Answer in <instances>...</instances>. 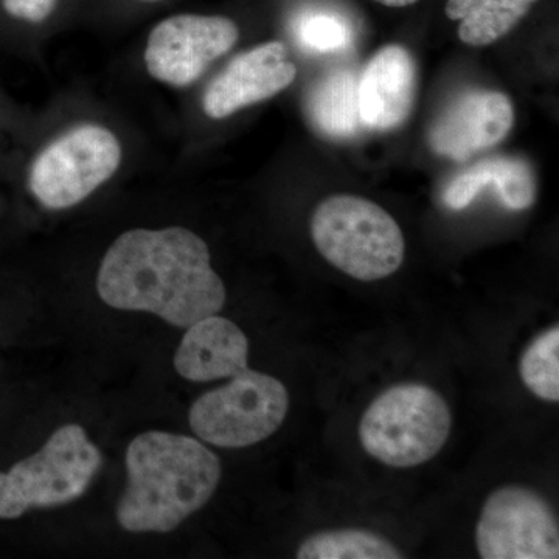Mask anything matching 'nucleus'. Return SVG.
<instances>
[{
  "instance_id": "nucleus-1",
  "label": "nucleus",
  "mask_w": 559,
  "mask_h": 559,
  "mask_svg": "<svg viewBox=\"0 0 559 559\" xmlns=\"http://www.w3.org/2000/svg\"><path fill=\"white\" fill-rule=\"evenodd\" d=\"M97 290L109 307L153 312L180 329L218 314L227 299L207 245L183 227L120 235L102 261Z\"/></svg>"
},
{
  "instance_id": "nucleus-2",
  "label": "nucleus",
  "mask_w": 559,
  "mask_h": 559,
  "mask_svg": "<svg viewBox=\"0 0 559 559\" xmlns=\"http://www.w3.org/2000/svg\"><path fill=\"white\" fill-rule=\"evenodd\" d=\"M128 485L117 521L132 533H168L215 495L221 462L201 441L150 430L127 450Z\"/></svg>"
},
{
  "instance_id": "nucleus-3",
  "label": "nucleus",
  "mask_w": 559,
  "mask_h": 559,
  "mask_svg": "<svg viewBox=\"0 0 559 559\" xmlns=\"http://www.w3.org/2000/svg\"><path fill=\"white\" fill-rule=\"evenodd\" d=\"M320 255L359 282H377L400 270L406 252L401 227L377 202L336 194L320 202L311 219Z\"/></svg>"
},
{
  "instance_id": "nucleus-4",
  "label": "nucleus",
  "mask_w": 559,
  "mask_h": 559,
  "mask_svg": "<svg viewBox=\"0 0 559 559\" xmlns=\"http://www.w3.org/2000/svg\"><path fill=\"white\" fill-rule=\"evenodd\" d=\"M452 429L447 401L429 385L400 384L382 392L359 425V440L371 457L393 468H414L436 457Z\"/></svg>"
},
{
  "instance_id": "nucleus-5",
  "label": "nucleus",
  "mask_w": 559,
  "mask_h": 559,
  "mask_svg": "<svg viewBox=\"0 0 559 559\" xmlns=\"http://www.w3.org/2000/svg\"><path fill=\"white\" fill-rule=\"evenodd\" d=\"M102 466V452L79 425L53 432L32 457L0 473V520H17L32 509L79 499Z\"/></svg>"
},
{
  "instance_id": "nucleus-6",
  "label": "nucleus",
  "mask_w": 559,
  "mask_h": 559,
  "mask_svg": "<svg viewBox=\"0 0 559 559\" xmlns=\"http://www.w3.org/2000/svg\"><path fill=\"white\" fill-rule=\"evenodd\" d=\"M289 411V393L270 374L246 369L229 384L204 393L190 409L191 430L218 448H246L277 432Z\"/></svg>"
},
{
  "instance_id": "nucleus-7",
  "label": "nucleus",
  "mask_w": 559,
  "mask_h": 559,
  "mask_svg": "<svg viewBox=\"0 0 559 559\" xmlns=\"http://www.w3.org/2000/svg\"><path fill=\"white\" fill-rule=\"evenodd\" d=\"M119 140L97 124H84L55 140L39 154L31 173V189L44 207L69 209L117 171Z\"/></svg>"
},
{
  "instance_id": "nucleus-8",
  "label": "nucleus",
  "mask_w": 559,
  "mask_h": 559,
  "mask_svg": "<svg viewBox=\"0 0 559 559\" xmlns=\"http://www.w3.org/2000/svg\"><path fill=\"white\" fill-rule=\"evenodd\" d=\"M476 546L484 559H557V516L533 489L518 485L496 489L481 509Z\"/></svg>"
},
{
  "instance_id": "nucleus-9",
  "label": "nucleus",
  "mask_w": 559,
  "mask_h": 559,
  "mask_svg": "<svg viewBox=\"0 0 559 559\" xmlns=\"http://www.w3.org/2000/svg\"><path fill=\"white\" fill-rule=\"evenodd\" d=\"M240 36L227 17L179 14L151 32L146 69L154 79L176 87L194 83L213 61L226 55Z\"/></svg>"
},
{
  "instance_id": "nucleus-10",
  "label": "nucleus",
  "mask_w": 559,
  "mask_h": 559,
  "mask_svg": "<svg viewBox=\"0 0 559 559\" xmlns=\"http://www.w3.org/2000/svg\"><path fill=\"white\" fill-rule=\"evenodd\" d=\"M514 123L513 103L506 94L474 91L451 103L430 124V150L448 159L465 162L499 145Z\"/></svg>"
},
{
  "instance_id": "nucleus-11",
  "label": "nucleus",
  "mask_w": 559,
  "mask_h": 559,
  "mask_svg": "<svg viewBox=\"0 0 559 559\" xmlns=\"http://www.w3.org/2000/svg\"><path fill=\"white\" fill-rule=\"evenodd\" d=\"M297 68L288 60L285 44H261L227 66L209 84L204 94L205 114L210 119H226L237 110L274 97L294 83Z\"/></svg>"
},
{
  "instance_id": "nucleus-12",
  "label": "nucleus",
  "mask_w": 559,
  "mask_h": 559,
  "mask_svg": "<svg viewBox=\"0 0 559 559\" xmlns=\"http://www.w3.org/2000/svg\"><path fill=\"white\" fill-rule=\"evenodd\" d=\"M417 95V66L399 44L382 47L359 76L358 97L362 127L392 131L409 119Z\"/></svg>"
},
{
  "instance_id": "nucleus-13",
  "label": "nucleus",
  "mask_w": 559,
  "mask_h": 559,
  "mask_svg": "<svg viewBox=\"0 0 559 559\" xmlns=\"http://www.w3.org/2000/svg\"><path fill=\"white\" fill-rule=\"evenodd\" d=\"M249 341L231 320L213 314L191 323L175 355L180 377L194 382L234 378L248 369Z\"/></svg>"
},
{
  "instance_id": "nucleus-14",
  "label": "nucleus",
  "mask_w": 559,
  "mask_h": 559,
  "mask_svg": "<svg viewBox=\"0 0 559 559\" xmlns=\"http://www.w3.org/2000/svg\"><path fill=\"white\" fill-rule=\"evenodd\" d=\"M495 187L499 200L510 210H527L538 194L535 173L520 157L499 156L477 162L448 183L443 204L451 210L468 207L477 194Z\"/></svg>"
},
{
  "instance_id": "nucleus-15",
  "label": "nucleus",
  "mask_w": 559,
  "mask_h": 559,
  "mask_svg": "<svg viewBox=\"0 0 559 559\" xmlns=\"http://www.w3.org/2000/svg\"><path fill=\"white\" fill-rule=\"evenodd\" d=\"M359 76L353 70H334L318 81L305 100L312 127L331 139H349L362 127L358 97Z\"/></svg>"
},
{
  "instance_id": "nucleus-16",
  "label": "nucleus",
  "mask_w": 559,
  "mask_h": 559,
  "mask_svg": "<svg viewBox=\"0 0 559 559\" xmlns=\"http://www.w3.org/2000/svg\"><path fill=\"white\" fill-rule=\"evenodd\" d=\"M538 0H448L447 16L459 21V36L471 47H485L509 35Z\"/></svg>"
},
{
  "instance_id": "nucleus-17",
  "label": "nucleus",
  "mask_w": 559,
  "mask_h": 559,
  "mask_svg": "<svg viewBox=\"0 0 559 559\" xmlns=\"http://www.w3.org/2000/svg\"><path fill=\"white\" fill-rule=\"evenodd\" d=\"M299 559H400L403 554L388 538L369 530L345 528L308 536Z\"/></svg>"
},
{
  "instance_id": "nucleus-18",
  "label": "nucleus",
  "mask_w": 559,
  "mask_h": 559,
  "mask_svg": "<svg viewBox=\"0 0 559 559\" xmlns=\"http://www.w3.org/2000/svg\"><path fill=\"white\" fill-rule=\"evenodd\" d=\"M525 388L544 401H559V329L539 334L525 349L520 362Z\"/></svg>"
},
{
  "instance_id": "nucleus-19",
  "label": "nucleus",
  "mask_w": 559,
  "mask_h": 559,
  "mask_svg": "<svg viewBox=\"0 0 559 559\" xmlns=\"http://www.w3.org/2000/svg\"><path fill=\"white\" fill-rule=\"evenodd\" d=\"M297 39L305 49L330 53L345 49L352 33L342 17L330 13H310L301 16L296 25Z\"/></svg>"
},
{
  "instance_id": "nucleus-20",
  "label": "nucleus",
  "mask_w": 559,
  "mask_h": 559,
  "mask_svg": "<svg viewBox=\"0 0 559 559\" xmlns=\"http://www.w3.org/2000/svg\"><path fill=\"white\" fill-rule=\"evenodd\" d=\"M3 5L16 20L40 22L50 16L57 0H3Z\"/></svg>"
},
{
  "instance_id": "nucleus-21",
  "label": "nucleus",
  "mask_w": 559,
  "mask_h": 559,
  "mask_svg": "<svg viewBox=\"0 0 559 559\" xmlns=\"http://www.w3.org/2000/svg\"><path fill=\"white\" fill-rule=\"evenodd\" d=\"M374 2L381 3L384 7H392V9H403V7H409L417 0H374Z\"/></svg>"
}]
</instances>
